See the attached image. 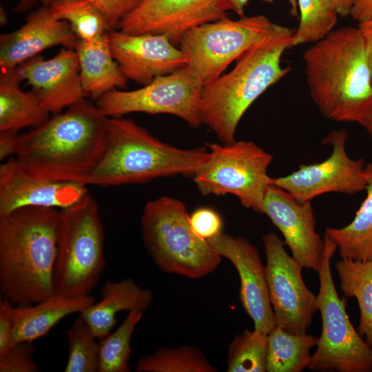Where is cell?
I'll list each match as a JSON object with an SVG mask.
<instances>
[{
    "label": "cell",
    "instance_id": "obj_1",
    "mask_svg": "<svg viewBox=\"0 0 372 372\" xmlns=\"http://www.w3.org/2000/svg\"><path fill=\"white\" fill-rule=\"evenodd\" d=\"M107 118L85 99L19 134L14 157L34 176L83 183L104 150Z\"/></svg>",
    "mask_w": 372,
    "mask_h": 372
},
{
    "label": "cell",
    "instance_id": "obj_2",
    "mask_svg": "<svg viewBox=\"0 0 372 372\" xmlns=\"http://www.w3.org/2000/svg\"><path fill=\"white\" fill-rule=\"evenodd\" d=\"M60 210L23 207L0 216V291L14 306L54 295Z\"/></svg>",
    "mask_w": 372,
    "mask_h": 372
},
{
    "label": "cell",
    "instance_id": "obj_3",
    "mask_svg": "<svg viewBox=\"0 0 372 372\" xmlns=\"http://www.w3.org/2000/svg\"><path fill=\"white\" fill-rule=\"evenodd\" d=\"M294 31L280 25L255 43L237 59L234 68L204 85L200 101L202 124L223 143L236 141L238 123L251 104L291 70L281 59L291 48Z\"/></svg>",
    "mask_w": 372,
    "mask_h": 372
},
{
    "label": "cell",
    "instance_id": "obj_4",
    "mask_svg": "<svg viewBox=\"0 0 372 372\" xmlns=\"http://www.w3.org/2000/svg\"><path fill=\"white\" fill-rule=\"evenodd\" d=\"M209 157L204 147L179 148L155 138L132 119L108 117L104 150L83 183L112 187L177 175L193 177Z\"/></svg>",
    "mask_w": 372,
    "mask_h": 372
},
{
    "label": "cell",
    "instance_id": "obj_5",
    "mask_svg": "<svg viewBox=\"0 0 372 372\" xmlns=\"http://www.w3.org/2000/svg\"><path fill=\"white\" fill-rule=\"evenodd\" d=\"M302 59L310 96L327 119L351 122L372 96V75L358 27L332 30L307 49Z\"/></svg>",
    "mask_w": 372,
    "mask_h": 372
},
{
    "label": "cell",
    "instance_id": "obj_6",
    "mask_svg": "<svg viewBox=\"0 0 372 372\" xmlns=\"http://www.w3.org/2000/svg\"><path fill=\"white\" fill-rule=\"evenodd\" d=\"M180 200L161 196L149 201L141 218L143 243L162 271L192 279L216 270L222 256L192 231Z\"/></svg>",
    "mask_w": 372,
    "mask_h": 372
},
{
    "label": "cell",
    "instance_id": "obj_7",
    "mask_svg": "<svg viewBox=\"0 0 372 372\" xmlns=\"http://www.w3.org/2000/svg\"><path fill=\"white\" fill-rule=\"evenodd\" d=\"M104 230L99 207L88 194L60 210L54 285L57 293L89 295L105 266Z\"/></svg>",
    "mask_w": 372,
    "mask_h": 372
},
{
    "label": "cell",
    "instance_id": "obj_8",
    "mask_svg": "<svg viewBox=\"0 0 372 372\" xmlns=\"http://www.w3.org/2000/svg\"><path fill=\"white\" fill-rule=\"evenodd\" d=\"M324 241V251L317 271L322 333L307 369L314 371L372 372V347L355 329L346 311V298H340L335 287L331 260L338 250L337 245L326 234Z\"/></svg>",
    "mask_w": 372,
    "mask_h": 372
},
{
    "label": "cell",
    "instance_id": "obj_9",
    "mask_svg": "<svg viewBox=\"0 0 372 372\" xmlns=\"http://www.w3.org/2000/svg\"><path fill=\"white\" fill-rule=\"evenodd\" d=\"M208 162L193 176L203 196L232 194L247 209L262 213L271 177L267 174L273 156L249 141L206 143Z\"/></svg>",
    "mask_w": 372,
    "mask_h": 372
},
{
    "label": "cell",
    "instance_id": "obj_10",
    "mask_svg": "<svg viewBox=\"0 0 372 372\" xmlns=\"http://www.w3.org/2000/svg\"><path fill=\"white\" fill-rule=\"evenodd\" d=\"M263 15L227 17L187 30L179 41L188 67L203 85L222 75L229 65L275 26Z\"/></svg>",
    "mask_w": 372,
    "mask_h": 372
},
{
    "label": "cell",
    "instance_id": "obj_11",
    "mask_svg": "<svg viewBox=\"0 0 372 372\" xmlns=\"http://www.w3.org/2000/svg\"><path fill=\"white\" fill-rule=\"evenodd\" d=\"M203 84L187 66L158 76L142 87L130 91L113 90L96 100L107 117L133 112L176 116L192 127L202 124L200 101Z\"/></svg>",
    "mask_w": 372,
    "mask_h": 372
},
{
    "label": "cell",
    "instance_id": "obj_12",
    "mask_svg": "<svg viewBox=\"0 0 372 372\" xmlns=\"http://www.w3.org/2000/svg\"><path fill=\"white\" fill-rule=\"evenodd\" d=\"M266 279L276 325L294 334L306 333L318 311L317 296L306 286L303 267L273 231L263 236Z\"/></svg>",
    "mask_w": 372,
    "mask_h": 372
},
{
    "label": "cell",
    "instance_id": "obj_13",
    "mask_svg": "<svg viewBox=\"0 0 372 372\" xmlns=\"http://www.w3.org/2000/svg\"><path fill=\"white\" fill-rule=\"evenodd\" d=\"M347 138L344 130L330 132L322 141L332 147L327 158L317 163L301 164L289 174L271 178L270 184L285 190L300 201H311L327 193L353 195L365 190V161L348 155Z\"/></svg>",
    "mask_w": 372,
    "mask_h": 372
},
{
    "label": "cell",
    "instance_id": "obj_14",
    "mask_svg": "<svg viewBox=\"0 0 372 372\" xmlns=\"http://www.w3.org/2000/svg\"><path fill=\"white\" fill-rule=\"evenodd\" d=\"M311 201H300L285 190L270 184L265 192L262 213L282 233L291 256L307 269L318 271L324 241L316 230Z\"/></svg>",
    "mask_w": 372,
    "mask_h": 372
},
{
    "label": "cell",
    "instance_id": "obj_15",
    "mask_svg": "<svg viewBox=\"0 0 372 372\" xmlns=\"http://www.w3.org/2000/svg\"><path fill=\"white\" fill-rule=\"evenodd\" d=\"M107 37L112 56L123 74L143 85L186 66L184 53L165 34H131L112 29Z\"/></svg>",
    "mask_w": 372,
    "mask_h": 372
},
{
    "label": "cell",
    "instance_id": "obj_16",
    "mask_svg": "<svg viewBox=\"0 0 372 372\" xmlns=\"http://www.w3.org/2000/svg\"><path fill=\"white\" fill-rule=\"evenodd\" d=\"M87 187L34 176L12 156L0 166V216L28 206L63 209L90 194Z\"/></svg>",
    "mask_w": 372,
    "mask_h": 372
},
{
    "label": "cell",
    "instance_id": "obj_17",
    "mask_svg": "<svg viewBox=\"0 0 372 372\" xmlns=\"http://www.w3.org/2000/svg\"><path fill=\"white\" fill-rule=\"evenodd\" d=\"M22 80L50 114L60 112L88 97L83 89L77 54L63 48L50 59L37 55L18 66Z\"/></svg>",
    "mask_w": 372,
    "mask_h": 372
},
{
    "label": "cell",
    "instance_id": "obj_18",
    "mask_svg": "<svg viewBox=\"0 0 372 372\" xmlns=\"http://www.w3.org/2000/svg\"><path fill=\"white\" fill-rule=\"evenodd\" d=\"M207 242L235 267L240 282V300L253 320L254 329L269 333L276 321L269 298L265 266L256 247L242 237H234L223 231Z\"/></svg>",
    "mask_w": 372,
    "mask_h": 372
},
{
    "label": "cell",
    "instance_id": "obj_19",
    "mask_svg": "<svg viewBox=\"0 0 372 372\" xmlns=\"http://www.w3.org/2000/svg\"><path fill=\"white\" fill-rule=\"evenodd\" d=\"M218 0H143L118 25L131 34H165L179 42L192 27L216 21L225 13L216 8Z\"/></svg>",
    "mask_w": 372,
    "mask_h": 372
},
{
    "label": "cell",
    "instance_id": "obj_20",
    "mask_svg": "<svg viewBox=\"0 0 372 372\" xmlns=\"http://www.w3.org/2000/svg\"><path fill=\"white\" fill-rule=\"evenodd\" d=\"M78 39L67 21L56 19L43 5L32 11L19 29L1 34V70L18 67L56 45L74 49Z\"/></svg>",
    "mask_w": 372,
    "mask_h": 372
},
{
    "label": "cell",
    "instance_id": "obj_21",
    "mask_svg": "<svg viewBox=\"0 0 372 372\" xmlns=\"http://www.w3.org/2000/svg\"><path fill=\"white\" fill-rule=\"evenodd\" d=\"M95 302L94 296H70L55 293L29 306H15L12 340L14 344L33 342L48 335L65 317L82 313Z\"/></svg>",
    "mask_w": 372,
    "mask_h": 372
},
{
    "label": "cell",
    "instance_id": "obj_22",
    "mask_svg": "<svg viewBox=\"0 0 372 372\" xmlns=\"http://www.w3.org/2000/svg\"><path fill=\"white\" fill-rule=\"evenodd\" d=\"M101 300L80 313L93 334L101 339L116 324V315L121 311L146 310L153 300V293L143 289L133 279L107 280L101 291Z\"/></svg>",
    "mask_w": 372,
    "mask_h": 372
},
{
    "label": "cell",
    "instance_id": "obj_23",
    "mask_svg": "<svg viewBox=\"0 0 372 372\" xmlns=\"http://www.w3.org/2000/svg\"><path fill=\"white\" fill-rule=\"evenodd\" d=\"M76 51L84 90L97 100L116 88L126 87L127 79L114 60L107 34L94 39H78Z\"/></svg>",
    "mask_w": 372,
    "mask_h": 372
},
{
    "label": "cell",
    "instance_id": "obj_24",
    "mask_svg": "<svg viewBox=\"0 0 372 372\" xmlns=\"http://www.w3.org/2000/svg\"><path fill=\"white\" fill-rule=\"evenodd\" d=\"M21 81L18 67L1 70L0 132L32 128L50 118L33 93L21 89Z\"/></svg>",
    "mask_w": 372,
    "mask_h": 372
},
{
    "label": "cell",
    "instance_id": "obj_25",
    "mask_svg": "<svg viewBox=\"0 0 372 372\" xmlns=\"http://www.w3.org/2000/svg\"><path fill=\"white\" fill-rule=\"evenodd\" d=\"M364 200L353 220L341 228L327 227L325 234L337 245L342 258L372 261V163L366 164Z\"/></svg>",
    "mask_w": 372,
    "mask_h": 372
},
{
    "label": "cell",
    "instance_id": "obj_26",
    "mask_svg": "<svg viewBox=\"0 0 372 372\" xmlns=\"http://www.w3.org/2000/svg\"><path fill=\"white\" fill-rule=\"evenodd\" d=\"M335 268L344 296L358 302L360 313L358 332L372 347V261L342 258L335 263Z\"/></svg>",
    "mask_w": 372,
    "mask_h": 372
},
{
    "label": "cell",
    "instance_id": "obj_27",
    "mask_svg": "<svg viewBox=\"0 0 372 372\" xmlns=\"http://www.w3.org/2000/svg\"><path fill=\"white\" fill-rule=\"evenodd\" d=\"M318 340L313 335L291 333L276 325L268 333L267 371H303L310 362V351Z\"/></svg>",
    "mask_w": 372,
    "mask_h": 372
},
{
    "label": "cell",
    "instance_id": "obj_28",
    "mask_svg": "<svg viewBox=\"0 0 372 372\" xmlns=\"http://www.w3.org/2000/svg\"><path fill=\"white\" fill-rule=\"evenodd\" d=\"M136 372H216L205 355L197 348L183 345L162 347L154 353L140 358L135 367Z\"/></svg>",
    "mask_w": 372,
    "mask_h": 372
},
{
    "label": "cell",
    "instance_id": "obj_29",
    "mask_svg": "<svg viewBox=\"0 0 372 372\" xmlns=\"http://www.w3.org/2000/svg\"><path fill=\"white\" fill-rule=\"evenodd\" d=\"M143 311H130L119 327L99 339L98 372H128L132 353L131 339Z\"/></svg>",
    "mask_w": 372,
    "mask_h": 372
},
{
    "label": "cell",
    "instance_id": "obj_30",
    "mask_svg": "<svg viewBox=\"0 0 372 372\" xmlns=\"http://www.w3.org/2000/svg\"><path fill=\"white\" fill-rule=\"evenodd\" d=\"M48 7L56 19L69 23L79 39H97L112 30L100 11L87 0H54Z\"/></svg>",
    "mask_w": 372,
    "mask_h": 372
},
{
    "label": "cell",
    "instance_id": "obj_31",
    "mask_svg": "<svg viewBox=\"0 0 372 372\" xmlns=\"http://www.w3.org/2000/svg\"><path fill=\"white\" fill-rule=\"evenodd\" d=\"M268 333L254 329L245 330L228 348V372H265Z\"/></svg>",
    "mask_w": 372,
    "mask_h": 372
},
{
    "label": "cell",
    "instance_id": "obj_32",
    "mask_svg": "<svg viewBox=\"0 0 372 372\" xmlns=\"http://www.w3.org/2000/svg\"><path fill=\"white\" fill-rule=\"evenodd\" d=\"M299 25L294 31L291 48L315 43L334 30L339 17L323 0H297Z\"/></svg>",
    "mask_w": 372,
    "mask_h": 372
},
{
    "label": "cell",
    "instance_id": "obj_33",
    "mask_svg": "<svg viewBox=\"0 0 372 372\" xmlns=\"http://www.w3.org/2000/svg\"><path fill=\"white\" fill-rule=\"evenodd\" d=\"M80 316L67 331L68 356L65 372H98L99 342Z\"/></svg>",
    "mask_w": 372,
    "mask_h": 372
},
{
    "label": "cell",
    "instance_id": "obj_34",
    "mask_svg": "<svg viewBox=\"0 0 372 372\" xmlns=\"http://www.w3.org/2000/svg\"><path fill=\"white\" fill-rule=\"evenodd\" d=\"M36 351L32 342L16 343L0 355V372H37L39 367L33 355Z\"/></svg>",
    "mask_w": 372,
    "mask_h": 372
},
{
    "label": "cell",
    "instance_id": "obj_35",
    "mask_svg": "<svg viewBox=\"0 0 372 372\" xmlns=\"http://www.w3.org/2000/svg\"><path fill=\"white\" fill-rule=\"evenodd\" d=\"M191 228L200 238L209 240L223 232V220L220 216L209 207H200L189 217Z\"/></svg>",
    "mask_w": 372,
    "mask_h": 372
},
{
    "label": "cell",
    "instance_id": "obj_36",
    "mask_svg": "<svg viewBox=\"0 0 372 372\" xmlns=\"http://www.w3.org/2000/svg\"><path fill=\"white\" fill-rule=\"evenodd\" d=\"M43 6H49L54 0H39ZM103 14L111 29L117 28L119 23L143 0H87Z\"/></svg>",
    "mask_w": 372,
    "mask_h": 372
},
{
    "label": "cell",
    "instance_id": "obj_37",
    "mask_svg": "<svg viewBox=\"0 0 372 372\" xmlns=\"http://www.w3.org/2000/svg\"><path fill=\"white\" fill-rule=\"evenodd\" d=\"M15 306L3 298L0 302V355L11 349L15 344L12 340L14 312Z\"/></svg>",
    "mask_w": 372,
    "mask_h": 372
},
{
    "label": "cell",
    "instance_id": "obj_38",
    "mask_svg": "<svg viewBox=\"0 0 372 372\" xmlns=\"http://www.w3.org/2000/svg\"><path fill=\"white\" fill-rule=\"evenodd\" d=\"M250 0H218L216 3L217 9L221 12L225 13L227 11H232L240 17L244 16L245 7ZM271 2L273 0H263ZM290 6V12L294 17L298 15V1L297 0H287Z\"/></svg>",
    "mask_w": 372,
    "mask_h": 372
},
{
    "label": "cell",
    "instance_id": "obj_39",
    "mask_svg": "<svg viewBox=\"0 0 372 372\" xmlns=\"http://www.w3.org/2000/svg\"><path fill=\"white\" fill-rule=\"evenodd\" d=\"M351 122L362 126L372 140V96L357 107Z\"/></svg>",
    "mask_w": 372,
    "mask_h": 372
},
{
    "label": "cell",
    "instance_id": "obj_40",
    "mask_svg": "<svg viewBox=\"0 0 372 372\" xmlns=\"http://www.w3.org/2000/svg\"><path fill=\"white\" fill-rule=\"evenodd\" d=\"M18 132H0V159L14 156L18 144Z\"/></svg>",
    "mask_w": 372,
    "mask_h": 372
},
{
    "label": "cell",
    "instance_id": "obj_41",
    "mask_svg": "<svg viewBox=\"0 0 372 372\" xmlns=\"http://www.w3.org/2000/svg\"><path fill=\"white\" fill-rule=\"evenodd\" d=\"M358 23L372 20V0H356L350 14Z\"/></svg>",
    "mask_w": 372,
    "mask_h": 372
},
{
    "label": "cell",
    "instance_id": "obj_42",
    "mask_svg": "<svg viewBox=\"0 0 372 372\" xmlns=\"http://www.w3.org/2000/svg\"><path fill=\"white\" fill-rule=\"evenodd\" d=\"M358 27L365 43L367 59L372 75V20L360 23Z\"/></svg>",
    "mask_w": 372,
    "mask_h": 372
},
{
    "label": "cell",
    "instance_id": "obj_43",
    "mask_svg": "<svg viewBox=\"0 0 372 372\" xmlns=\"http://www.w3.org/2000/svg\"><path fill=\"white\" fill-rule=\"evenodd\" d=\"M339 17L350 16L356 0H323Z\"/></svg>",
    "mask_w": 372,
    "mask_h": 372
},
{
    "label": "cell",
    "instance_id": "obj_44",
    "mask_svg": "<svg viewBox=\"0 0 372 372\" xmlns=\"http://www.w3.org/2000/svg\"><path fill=\"white\" fill-rule=\"evenodd\" d=\"M39 0H19L14 10L19 12H25L34 8Z\"/></svg>",
    "mask_w": 372,
    "mask_h": 372
},
{
    "label": "cell",
    "instance_id": "obj_45",
    "mask_svg": "<svg viewBox=\"0 0 372 372\" xmlns=\"http://www.w3.org/2000/svg\"><path fill=\"white\" fill-rule=\"evenodd\" d=\"M8 21V17L6 15V13L2 7L1 8V25H4L6 22Z\"/></svg>",
    "mask_w": 372,
    "mask_h": 372
}]
</instances>
